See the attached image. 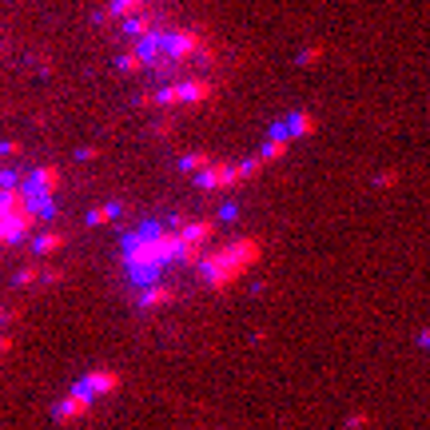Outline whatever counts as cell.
Masks as SVG:
<instances>
[{
    "mask_svg": "<svg viewBox=\"0 0 430 430\" xmlns=\"http://www.w3.org/2000/svg\"><path fill=\"white\" fill-rule=\"evenodd\" d=\"M179 223H143L136 231L124 235V267H127V279L140 287H152L159 283V275L179 263Z\"/></svg>",
    "mask_w": 430,
    "mask_h": 430,
    "instance_id": "1",
    "label": "cell"
},
{
    "mask_svg": "<svg viewBox=\"0 0 430 430\" xmlns=\"http://www.w3.org/2000/svg\"><path fill=\"white\" fill-rule=\"evenodd\" d=\"M259 263V239H231V243H223L215 251L204 255V263H199V279L204 287L211 291H227V287H235L247 271Z\"/></svg>",
    "mask_w": 430,
    "mask_h": 430,
    "instance_id": "2",
    "label": "cell"
},
{
    "mask_svg": "<svg viewBox=\"0 0 430 430\" xmlns=\"http://www.w3.org/2000/svg\"><path fill=\"white\" fill-rule=\"evenodd\" d=\"M76 386L84 391V395H92V398H108V395H116V391L124 386V375H120V370H111V366H92Z\"/></svg>",
    "mask_w": 430,
    "mask_h": 430,
    "instance_id": "3",
    "label": "cell"
},
{
    "mask_svg": "<svg viewBox=\"0 0 430 430\" xmlns=\"http://www.w3.org/2000/svg\"><path fill=\"white\" fill-rule=\"evenodd\" d=\"M92 406H96V398H92V395H84L80 386H72V391H68V395L56 402L52 418H56V422H64V427H68V422H84V418L92 414Z\"/></svg>",
    "mask_w": 430,
    "mask_h": 430,
    "instance_id": "4",
    "label": "cell"
},
{
    "mask_svg": "<svg viewBox=\"0 0 430 430\" xmlns=\"http://www.w3.org/2000/svg\"><path fill=\"white\" fill-rule=\"evenodd\" d=\"M24 183H28V191H44V195H56V188H60V168H52V163H40V168H32V172L24 175Z\"/></svg>",
    "mask_w": 430,
    "mask_h": 430,
    "instance_id": "5",
    "label": "cell"
},
{
    "mask_svg": "<svg viewBox=\"0 0 430 430\" xmlns=\"http://www.w3.org/2000/svg\"><path fill=\"white\" fill-rule=\"evenodd\" d=\"M175 299H179V291H175V287L152 283V287H143V295H140V307H143V311H159V307H172Z\"/></svg>",
    "mask_w": 430,
    "mask_h": 430,
    "instance_id": "6",
    "label": "cell"
},
{
    "mask_svg": "<svg viewBox=\"0 0 430 430\" xmlns=\"http://www.w3.org/2000/svg\"><path fill=\"white\" fill-rule=\"evenodd\" d=\"M60 247H64V231H40V235L32 239V255L36 259H52Z\"/></svg>",
    "mask_w": 430,
    "mask_h": 430,
    "instance_id": "7",
    "label": "cell"
},
{
    "mask_svg": "<svg viewBox=\"0 0 430 430\" xmlns=\"http://www.w3.org/2000/svg\"><path fill=\"white\" fill-rule=\"evenodd\" d=\"M16 287H32V283H44V267H36V263H32V267H20L16 271V279H12Z\"/></svg>",
    "mask_w": 430,
    "mask_h": 430,
    "instance_id": "8",
    "label": "cell"
},
{
    "mask_svg": "<svg viewBox=\"0 0 430 430\" xmlns=\"http://www.w3.org/2000/svg\"><path fill=\"white\" fill-rule=\"evenodd\" d=\"M116 215H120V204H108V207H96L92 215H88V223H92V227H100V223H111Z\"/></svg>",
    "mask_w": 430,
    "mask_h": 430,
    "instance_id": "9",
    "label": "cell"
},
{
    "mask_svg": "<svg viewBox=\"0 0 430 430\" xmlns=\"http://www.w3.org/2000/svg\"><path fill=\"white\" fill-rule=\"evenodd\" d=\"M366 422H370L366 414H350V418H347V427H343V430H363Z\"/></svg>",
    "mask_w": 430,
    "mask_h": 430,
    "instance_id": "10",
    "label": "cell"
},
{
    "mask_svg": "<svg viewBox=\"0 0 430 430\" xmlns=\"http://www.w3.org/2000/svg\"><path fill=\"white\" fill-rule=\"evenodd\" d=\"M422 347H430V331H427V334H422Z\"/></svg>",
    "mask_w": 430,
    "mask_h": 430,
    "instance_id": "11",
    "label": "cell"
},
{
    "mask_svg": "<svg viewBox=\"0 0 430 430\" xmlns=\"http://www.w3.org/2000/svg\"><path fill=\"white\" fill-rule=\"evenodd\" d=\"M0 188H4V168H0Z\"/></svg>",
    "mask_w": 430,
    "mask_h": 430,
    "instance_id": "12",
    "label": "cell"
},
{
    "mask_svg": "<svg viewBox=\"0 0 430 430\" xmlns=\"http://www.w3.org/2000/svg\"><path fill=\"white\" fill-rule=\"evenodd\" d=\"M0 251H4V247H0Z\"/></svg>",
    "mask_w": 430,
    "mask_h": 430,
    "instance_id": "13",
    "label": "cell"
},
{
    "mask_svg": "<svg viewBox=\"0 0 430 430\" xmlns=\"http://www.w3.org/2000/svg\"><path fill=\"white\" fill-rule=\"evenodd\" d=\"M0 359H4V355H0Z\"/></svg>",
    "mask_w": 430,
    "mask_h": 430,
    "instance_id": "14",
    "label": "cell"
},
{
    "mask_svg": "<svg viewBox=\"0 0 430 430\" xmlns=\"http://www.w3.org/2000/svg\"><path fill=\"white\" fill-rule=\"evenodd\" d=\"M0 319H4V315H0Z\"/></svg>",
    "mask_w": 430,
    "mask_h": 430,
    "instance_id": "15",
    "label": "cell"
}]
</instances>
